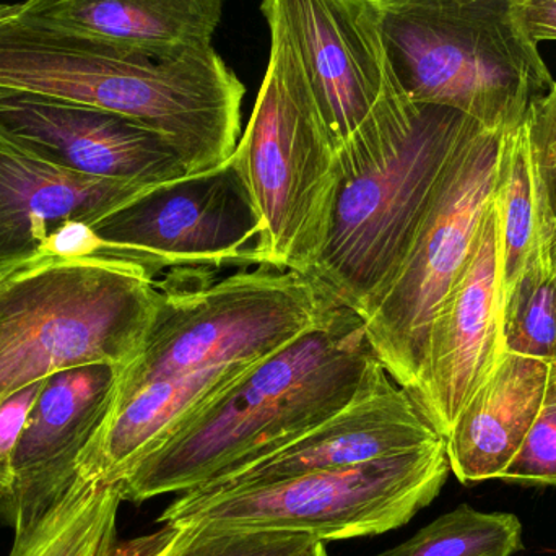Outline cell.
Segmentation results:
<instances>
[{
	"label": "cell",
	"mask_w": 556,
	"mask_h": 556,
	"mask_svg": "<svg viewBox=\"0 0 556 556\" xmlns=\"http://www.w3.org/2000/svg\"><path fill=\"white\" fill-rule=\"evenodd\" d=\"M381 368L359 314L339 306L192 412L124 477V502L181 495L273 453L345 408Z\"/></svg>",
	"instance_id": "cell-1"
},
{
	"label": "cell",
	"mask_w": 556,
	"mask_h": 556,
	"mask_svg": "<svg viewBox=\"0 0 556 556\" xmlns=\"http://www.w3.org/2000/svg\"><path fill=\"white\" fill-rule=\"evenodd\" d=\"M0 87L129 117L166 137L191 175L224 166L241 139L247 88L214 48L153 58L10 18L0 23Z\"/></svg>",
	"instance_id": "cell-2"
},
{
	"label": "cell",
	"mask_w": 556,
	"mask_h": 556,
	"mask_svg": "<svg viewBox=\"0 0 556 556\" xmlns=\"http://www.w3.org/2000/svg\"><path fill=\"white\" fill-rule=\"evenodd\" d=\"M476 126L459 111L407 97L340 150L332 224L313 277L342 306L365 313L389 287Z\"/></svg>",
	"instance_id": "cell-3"
},
{
	"label": "cell",
	"mask_w": 556,
	"mask_h": 556,
	"mask_svg": "<svg viewBox=\"0 0 556 556\" xmlns=\"http://www.w3.org/2000/svg\"><path fill=\"white\" fill-rule=\"evenodd\" d=\"M160 293L143 267L108 257H45L0 278V401L65 369L124 368Z\"/></svg>",
	"instance_id": "cell-4"
},
{
	"label": "cell",
	"mask_w": 556,
	"mask_h": 556,
	"mask_svg": "<svg viewBox=\"0 0 556 556\" xmlns=\"http://www.w3.org/2000/svg\"><path fill=\"white\" fill-rule=\"evenodd\" d=\"M389 59L405 93L490 130L525 124L555 81L511 0H376Z\"/></svg>",
	"instance_id": "cell-5"
},
{
	"label": "cell",
	"mask_w": 556,
	"mask_h": 556,
	"mask_svg": "<svg viewBox=\"0 0 556 556\" xmlns=\"http://www.w3.org/2000/svg\"><path fill=\"white\" fill-rule=\"evenodd\" d=\"M250 123L231 155L260 217L261 264L313 276L326 248L340 163L280 23Z\"/></svg>",
	"instance_id": "cell-6"
},
{
	"label": "cell",
	"mask_w": 556,
	"mask_h": 556,
	"mask_svg": "<svg viewBox=\"0 0 556 556\" xmlns=\"http://www.w3.org/2000/svg\"><path fill=\"white\" fill-rule=\"evenodd\" d=\"M139 352L116 391L276 355L332 319L342 304L316 277L270 264L194 288L163 287Z\"/></svg>",
	"instance_id": "cell-7"
},
{
	"label": "cell",
	"mask_w": 556,
	"mask_h": 556,
	"mask_svg": "<svg viewBox=\"0 0 556 556\" xmlns=\"http://www.w3.org/2000/svg\"><path fill=\"white\" fill-rule=\"evenodd\" d=\"M451 473L446 440L399 456L220 493L189 490L159 525L291 532L317 541L386 534L427 508Z\"/></svg>",
	"instance_id": "cell-8"
},
{
	"label": "cell",
	"mask_w": 556,
	"mask_h": 556,
	"mask_svg": "<svg viewBox=\"0 0 556 556\" xmlns=\"http://www.w3.org/2000/svg\"><path fill=\"white\" fill-rule=\"evenodd\" d=\"M505 134L480 124L470 130L451 159L397 274L359 314L376 358L408 392L420 378L434 317L464 269L495 194Z\"/></svg>",
	"instance_id": "cell-9"
},
{
	"label": "cell",
	"mask_w": 556,
	"mask_h": 556,
	"mask_svg": "<svg viewBox=\"0 0 556 556\" xmlns=\"http://www.w3.org/2000/svg\"><path fill=\"white\" fill-rule=\"evenodd\" d=\"M121 260L155 276L165 267H251L260 217L231 160L220 168L156 186L91 225Z\"/></svg>",
	"instance_id": "cell-10"
},
{
	"label": "cell",
	"mask_w": 556,
	"mask_h": 556,
	"mask_svg": "<svg viewBox=\"0 0 556 556\" xmlns=\"http://www.w3.org/2000/svg\"><path fill=\"white\" fill-rule=\"evenodd\" d=\"M261 9L287 33L337 155L407 97L389 59L376 0H263Z\"/></svg>",
	"instance_id": "cell-11"
},
{
	"label": "cell",
	"mask_w": 556,
	"mask_h": 556,
	"mask_svg": "<svg viewBox=\"0 0 556 556\" xmlns=\"http://www.w3.org/2000/svg\"><path fill=\"white\" fill-rule=\"evenodd\" d=\"M0 142L49 165L143 186L192 176L166 137L111 111L0 87Z\"/></svg>",
	"instance_id": "cell-12"
},
{
	"label": "cell",
	"mask_w": 556,
	"mask_h": 556,
	"mask_svg": "<svg viewBox=\"0 0 556 556\" xmlns=\"http://www.w3.org/2000/svg\"><path fill=\"white\" fill-rule=\"evenodd\" d=\"M502 233L492 198L464 269L434 317L420 378L410 391L443 438L502 356Z\"/></svg>",
	"instance_id": "cell-13"
},
{
	"label": "cell",
	"mask_w": 556,
	"mask_h": 556,
	"mask_svg": "<svg viewBox=\"0 0 556 556\" xmlns=\"http://www.w3.org/2000/svg\"><path fill=\"white\" fill-rule=\"evenodd\" d=\"M407 389L384 368L332 417L266 456L227 470L198 492L220 493L264 485L301 473L342 469L441 443Z\"/></svg>",
	"instance_id": "cell-14"
},
{
	"label": "cell",
	"mask_w": 556,
	"mask_h": 556,
	"mask_svg": "<svg viewBox=\"0 0 556 556\" xmlns=\"http://www.w3.org/2000/svg\"><path fill=\"white\" fill-rule=\"evenodd\" d=\"M119 369L81 366L42 381L13 460L7 525L15 534L41 521L74 485L81 456L110 410Z\"/></svg>",
	"instance_id": "cell-15"
},
{
	"label": "cell",
	"mask_w": 556,
	"mask_h": 556,
	"mask_svg": "<svg viewBox=\"0 0 556 556\" xmlns=\"http://www.w3.org/2000/svg\"><path fill=\"white\" fill-rule=\"evenodd\" d=\"M152 188L68 172L0 142V277L33 263L61 225L91 227Z\"/></svg>",
	"instance_id": "cell-16"
},
{
	"label": "cell",
	"mask_w": 556,
	"mask_h": 556,
	"mask_svg": "<svg viewBox=\"0 0 556 556\" xmlns=\"http://www.w3.org/2000/svg\"><path fill=\"white\" fill-rule=\"evenodd\" d=\"M555 363L502 353L444 438L460 483L498 480L505 472L547 401Z\"/></svg>",
	"instance_id": "cell-17"
},
{
	"label": "cell",
	"mask_w": 556,
	"mask_h": 556,
	"mask_svg": "<svg viewBox=\"0 0 556 556\" xmlns=\"http://www.w3.org/2000/svg\"><path fill=\"white\" fill-rule=\"evenodd\" d=\"M224 0H26L15 18L153 58L214 48Z\"/></svg>",
	"instance_id": "cell-18"
},
{
	"label": "cell",
	"mask_w": 556,
	"mask_h": 556,
	"mask_svg": "<svg viewBox=\"0 0 556 556\" xmlns=\"http://www.w3.org/2000/svg\"><path fill=\"white\" fill-rule=\"evenodd\" d=\"M119 483L77 477L67 495L28 531L15 534L9 556H146L147 535L121 542Z\"/></svg>",
	"instance_id": "cell-19"
},
{
	"label": "cell",
	"mask_w": 556,
	"mask_h": 556,
	"mask_svg": "<svg viewBox=\"0 0 556 556\" xmlns=\"http://www.w3.org/2000/svg\"><path fill=\"white\" fill-rule=\"evenodd\" d=\"M493 198L500 215L505 298L525 270L539 238L554 220L539 179L526 124L505 134Z\"/></svg>",
	"instance_id": "cell-20"
},
{
	"label": "cell",
	"mask_w": 556,
	"mask_h": 556,
	"mask_svg": "<svg viewBox=\"0 0 556 556\" xmlns=\"http://www.w3.org/2000/svg\"><path fill=\"white\" fill-rule=\"evenodd\" d=\"M551 227L541 235L521 276L503 298L502 349L503 353L555 363L556 276L548 256Z\"/></svg>",
	"instance_id": "cell-21"
},
{
	"label": "cell",
	"mask_w": 556,
	"mask_h": 556,
	"mask_svg": "<svg viewBox=\"0 0 556 556\" xmlns=\"http://www.w3.org/2000/svg\"><path fill=\"white\" fill-rule=\"evenodd\" d=\"M521 548L518 516L460 505L381 556H513Z\"/></svg>",
	"instance_id": "cell-22"
},
{
	"label": "cell",
	"mask_w": 556,
	"mask_h": 556,
	"mask_svg": "<svg viewBox=\"0 0 556 556\" xmlns=\"http://www.w3.org/2000/svg\"><path fill=\"white\" fill-rule=\"evenodd\" d=\"M147 534L146 556H298L317 539L291 532L166 526Z\"/></svg>",
	"instance_id": "cell-23"
},
{
	"label": "cell",
	"mask_w": 556,
	"mask_h": 556,
	"mask_svg": "<svg viewBox=\"0 0 556 556\" xmlns=\"http://www.w3.org/2000/svg\"><path fill=\"white\" fill-rule=\"evenodd\" d=\"M502 482L556 489V363L547 401Z\"/></svg>",
	"instance_id": "cell-24"
},
{
	"label": "cell",
	"mask_w": 556,
	"mask_h": 556,
	"mask_svg": "<svg viewBox=\"0 0 556 556\" xmlns=\"http://www.w3.org/2000/svg\"><path fill=\"white\" fill-rule=\"evenodd\" d=\"M42 381L0 401V518L9 522L13 500V460Z\"/></svg>",
	"instance_id": "cell-25"
},
{
	"label": "cell",
	"mask_w": 556,
	"mask_h": 556,
	"mask_svg": "<svg viewBox=\"0 0 556 556\" xmlns=\"http://www.w3.org/2000/svg\"><path fill=\"white\" fill-rule=\"evenodd\" d=\"M529 142L552 217L556 218V98L548 91L526 116Z\"/></svg>",
	"instance_id": "cell-26"
},
{
	"label": "cell",
	"mask_w": 556,
	"mask_h": 556,
	"mask_svg": "<svg viewBox=\"0 0 556 556\" xmlns=\"http://www.w3.org/2000/svg\"><path fill=\"white\" fill-rule=\"evenodd\" d=\"M61 257V260H78V257H108L121 260L113 247L104 243L93 228L84 222H67L45 241L39 250L38 260Z\"/></svg>",
	"instance_id": "cell-27"
},
{
	"label": "cell",
	"mask_w": 556,
	"mask_h": 556,
	"mask_svg": "<svg viewBox=\"0 0 556 556\" xmlns=\"http://www.w3.org/2000/svg\"><path fill=\"white\" fill-rule=\"evenodd\" d=\"M522 31L535 45L556 41V0H511Z\"/></svg>",
	"instance_id": "cell-28"
},
{
	"label": "cell",
	"mask_w": 556,
	"mask_h": 556,
	"mask_svg": "<svg viewBox=\"0 0 556 556\" xmlns=\"http://www.w3.org/2000/svg\"><path fill=\"white\" fill-rule=\"evenodd\" d=\"M22 9V3H0V23L15 18Z\"/></svg>",
	"instance_id": "cell-29"
},
{
	"label": "cell",
	"mask_w": 556,
	"mask_h": 556,
	"mask_svg": "<svg viewBox=\"0 0 556 556\" xmlns=\"http://www.w3.org/2000/svg\"><path fill=\"white\" fill-rule=\"evenodd\" d=\"M548 256H551L552 267L556 276V218L552 220L551 238H548Z\"/></svg>",
	"instance_id": "cell-30"
},
{
	"label": "cell",
	"mask_w": 556,
	"mask_h": 556,
	"mask_svg": "<svg viewBox=\"0 0 556 556\" xmlns=\"http://www.w3.org/2000/svg\"><path fill=\"white\" fill-rule=\"evenodd\" d=\"M298 556H329L323 541L313 542L306 551L301 552Z\"/></svg>",
	"instance_id": "cell-31"
},
{
	"label": "cell",
	"mask_w": 556,
	"mask_h": 556,
	"mask_svg": "<svg viewBox=\"0 0 556 556\" xmlns=\"http://www.w3.org/2000/svg\"><path fill=\"white\" fill-rule=\"evenodd\" d=\"M552 93H554L556 97V84L554 85V88H552Z\"/></svg>",
	"instance_id": "cell-32"
},
{
	"label": "cell",
	"mask_w": 556,
	"mask_h": 556,
	"mask_svg": "<svg viewBox=\"0 0 556 556\" xmlns=\"http://www.w3.org/2000/svg\"><path fill=\"white\" fill-rule=\"evenodd\" d=\"M0 278H2V277H0Z\"/></svg>",
	"instance_id": "cell-33"
}]
</instances>
